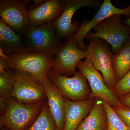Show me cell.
<instances>
[{
	"label": "cell",
	"instance_id": "obj_1",
	"mask_svg": "<svg viewBox=\"0 0 130 130\" xmlns=\"http://www.w3.org/2000/svg\"><path fill=\"white\" fill-rule=\"evenodd\" d=\"M54 56L51 54L27 52L6 57L10 69L29 73L42 85L48 78L49 71L53 67Z\"/></svg>",
	"mask_w": 130,
	"mask_h": 130
},
{
	"label": "cell",
	"instance_id": "obj_2",
	"mask_svg": "<svg viewBox=\"0 0 130 130\" xmlns=\"http://www.w3.org/2000/svg\"><path fill=\"white\" fill-rule=\"evenodd\" d=\"M43 104V101L23 104L11 96L8 98L6 100L5 112L1 117V126L9 130L26 129L39 115Z\"/></svg>",
	"mask_w": 130,
	"mask_h": 130
},
{
	"label": "cell",
	"instance_id": "obj_3",
	"mask_svg": "<svg viewBox=\"0 0 130 130\" xmlns=\"http://www.w3.org/2000/svg\"><path fill=\"white\" fill-rule=\"evenodd\" d=\"M121 15L110 16L95 25V32H89L85 39L98 38L105 40L111 45L113 54L119 51L123 44L130 39V28L123 23Z\"/></svg>",
	"mask_w": 130,
	"mask_h": 130
},
{
	"label": "cell",
	"instance_id": "obj_4",
	"mask_svg": "<svg viewBox=\"0 0 130 130\" xmlns=\"http://www.w3.org/2000/svg\"><path fill=\"white\" fill-rule=\"evenodd\" d=\"M89 44L85 45L88 52L87 58L93 66L102 74L107 86L113 90L116 81L113 66V53L109 43L105 40L98 38L89 40Z\"/></svg>",
	"mask_w": 130,
	"mask_h": 130
},
{
	"label": "cell",
	"instance_id": "obj_5",
	"mask_svg": "<svg viewBox=\"0 0 130 130\" xmlns=\"http://www.w3.org/2000/svg\"><path fill=\"white\" fill-rule=\"evenodd\" d=\"M23 37L30 53H34L54 55L61 44V40L56 35L54 23L30 28Z\"/></svg>",
	"mask_w": 130,
	"mask_h": 130
},
{
	"label": "cell",
	"instance_id": "obj_6",
	"mask_svg": "<svg viewBox=\"0 0 130 130\" xmlns=\"http://www.w3.org/2000/svg\"><path fill=\"white\" fill-rule=\"evenodd\" d=\"M65 39L55 54L52 68L67 76L75 74L78 64L82 59L87 58L88 52L78 46L73 35Z\"/></svg>",
	"mask_w": 130,
	"mask_h": 130
},
{
	"label": "cell",
	"instance_id": "obj_7",
	"mask_svg": "<svg viewBox=\"0 0 130 130\" xmlns=\"http://www.w3.org/2000/svg\"><path fill=\"white\" fill-rule=\"evenodd\" d=\"M30 0H1V19L23 36L30 28L27 5Z\"/></svg>",
	"mask_w": 130,
	"mask_h": 130
},
{
	"label": "cell",
	"instance_id": "obj_8",
	"mask_svg": "<svg viewBox=\"0 0 130 130\" xmlns=\"http://www.w3.org/2000/svg\"><path fill=\"white\" fill-rule=\"evenodd\" d=\"M48 77L66 99L73 101L87 100L88 86L86 78L79 71L73 77H68L51 68Z\"/></svg>",
	"mask_w": 130,
	"mask_h": 130
},
{
	"label": "cell",
	"instance_id": "obj_9",
	"mask_svg": "<svg viewBox=\"0 0 130 130\" xmlns=\"http://www.w3.org/2000/svg\"><path fill=\"white\" fill-rule=\"evenodd\" d=\"M77 67L88 81L92 91L90 94L91 98H99L106 101L113 108H118L123 106L113 90L107 86L102 75L89 59L86 58L84 61H80Z\"/></svg>",
	"mask_w": 130,
	"mask_h": 130
},
{
	"label": "cell",
	"instance_id": "obj_10",
	"mask_svg": "<svg viewBox=\"0 0 130 130\" xmlns=\"http://www.w3.org/2000/svg\"><path fill=\"white\" fill-rule=\"evenodd\" d=\"M15 82L11 96L18 102L31 104L43 101L47 98L43 86L29 73L15 71Z\"/></svg>",
	"mask_w": 130,
	"mask_h": 130
},
{
	"label": "cell",
	"instance_id": "obj_11",
	"mask_svg": "<svg viewBox=\"0 0 130 130\" xmlns=\"http://www.w3.org/2000/svg\"><path fill=\"white\" fill-rule=\"evenodd\" d=\"M66 7L60 17L54 22L56 29V35L60 40L66 39L79 30L80 24L78 21L72 23L73 16L79 8L88 7L100 8L102 4L93 0H66Z\"/></svg>",
	"mask_w": 130,
	"mask_h": 130
},
{
	"label": "cell",
	"instance_id": "obj_12",
	"mask_svg": "<svg viewBox=\"0 0 130 130\" xmlns=\"http://www.w3.org/2000/svg\"><path fill=\"white\" fill-rule=\"evenodd\" d=\"M119 14L130 18V5L125 8L121 9L115 6L110 0H104L98 12L91 21L85 20L81 24L79 30L73 35L78 46L82 50H86L84 40L91 30L102 21L110 16Z\"/></svg>",
	"mask_w": 130,
	"mask_h": 130
},
{
	"label": "cell",
	"instance_id": "obj_13",
	"mask_svg": "<svg viewBox=\"0 0 130 130\" xmlns=\"http://www.w3.org/2000/svg\"><path fill=\"white\" fill-rule=\"evenodd\" d=\"M66 6V0H47L38 7L28 11L30 28L54 23L62 14Z\"/></svg>",
	"mask_w": 130,
	"mask_h": 130
},
{
	"label": "cell",
	"instance_id": "obj_14",
	"mask_svg": "<svg viewBox=\"0 0 130 130\" xmlns=\"http://www.w3.org/2000/svg\"><path fill=\"white\" fill-rule=\"evenodd\" d=\"M42 85L45 90L48 105L56 123L57 130H63L66 117L65 98L48 78Z\"/></svg>",
	"mask_w": 130,
	"mask_h": 130
},
{
	"label": "cell",
	"instance_id": "obj_15",
	"mask_svg": "<svg viewBox=\"0 0 130 130\" xmlns=\"http://www.w3.org/2000/svg\"><path fill=\"white\" fill-rule=\"evenodd\" d=\"M95 101L94 98L80 101H73L65 98L66 117L63 130H76L90 112Z\"/></svg>",
	"mask_w": 130,
	"mask_h": 130
},
{
	"label": "cell",
	"instance_id": "obj_16",
	"mask_svg": "<svg viewBox=\"0 0 130 130\" xmlns=\"http://www.w3.org/2000/svg\"><path fill=\"white\" fill-rule=\"evenodd\" d=\"M0 51L6 56L30 53L23 36L16 33L0 19Z\"/></svg>",
	"mask_w": 130,
	"mask_h": 130
},
{
	"label": "cell",
	"instance_id": "obj_17",
	"mask_svg": "<svg viewBox=\"0 0 130 130\" xmlns=\"http://www.w3.org/2000/svg\"><path fill=\"white\" fill-rule=\"evenodd\" d=\"M106 113L103 101L95 98L88 114L83 119L76 130H107Z\"/></svg>",
	"mask_w": 130,
	"mask_h": 130
},
{
	"label": "cell",
	"instance_id": "obj_18",
	"mask_svg": "<svg viewBox=\"0 0 130 130\" xmlns=\"http://www.w3.org/2000/svg\"><path fill=\"white\" fill-rule=\"evenodd\" d=\"M112 63L117 82L130 70V39L123 44L118 53L113 54Z\"/></svg>",
	"mask_w": 130,
	"mask_h": 130
},
{
	"label": "cell",
	"instance_id": "obj_19",
	"mask_svg": "<svg viewBox=\"0 0 130 130\" xmlns=\"http://www.w3.org/2000/svg\"><path fill=\"white\" fill-rule=\"evenodd\" d=\"M25 130H57L56 123L48 104L43 103L37 118Z\"/></svg>",
	"mask_w": 130,
	"mask_h": 130
},
{
	"label": "cell",
	"instance_id": "obj_20",
	"mask_svg": "<svg viewBox=\"0 0 130 130\" xmlns=\"http://www.w3.org/2000/svg\"><path fill=\"white\" fill-rule=\"evenodd\" d=\"M15 79V70H0V99L6 100L11 96Z\"/></svg>",
	"mask_w": 130,
	"mask_h": 130
},
{
	"label": "cell",
	"instance_id": "obj_21",
	"mask_svg": "<svg viewBox=\"0 0 130 130\" xmlns=\"http://www.w3.org/2000/svg\"><path fill=\"white\" fill-rule=\"evenodd\" d=\"M107 118V130H130L120 119L111 105L103 100Z\"/></svg>",
	"mask_w": 130,
	"mask_h": 130
},
{
	"label": "cell",
	"instance_id": "obj_22",
	"mask_svg": "<svg viewBox=\"0 0 130 130\" xmlns=\"http://www.w3.org/2000/svg\"><path fill=\"white\" fill-rule=\"evenodd\" d=\"M113 91L118 98L130 93V70L121 79L116 82Z\"/></svg>",
	"mask_w": 130,
	"mask_h": 130
},
{
	"label": "cell",
	"instance_id": "obj_23",
	"mask_svg": "<svg viewBox=\"0 0 130 130\" xmlns=\"http://www.w3.org/2000/svg\"><path fill=\"white\" fill-rule=\"evenodd\" d=\"M113 108L126 125L130 128V108L123 105L119 107Z\"/></svg>",
	"mask_w": 130,
	"mask_h": 130
},
{
	"label": "cell",
	"instance_id": "obj_24",
	"mask_svg": "<svg viewBox=\"0 0 130 130\" xmlns=\"http://www.w3.org/2000/svg\"><path fill=\"white\" fill-rule=\"evenodd\" d=\"M118 99L123 106L130 108V93L118 98Z\"/></svg>",
	"mask_w": 130,
	"mask_h": 130
},
{
	"label": "cell",
	"instance_id": "obj_25",
	"mask_svg": "<svg viewBox=\"0 0 130 130\" xmlns=\"http://www.w3.org/2000/svg\"><path fill=\"white\" fill-rule=\"evenodd\" d=\"M34 3L30 6L28 7V11L36 8L45 1L44 0H34Z\"/></svg>",
	"mask_w": 130,
	"mask_h": 130
},
{
	"label": "cell",
	"instance_id": "obj_26",
	"mask_svg": "<svg viewBox=\"0 0 130 130\" xmlns=\"http://www.w3.org/2000/svg\"><path fill=\"white\" fill-rule=\"evenodd\" d=\"M123 23L130 28V18H128L123 21Z\"/></svg>",
	"mask_w": 130,
	"mask_h": 130
},
{
	"label": "cell",
	"instance_id": "obj_27",
	"mask_svg": "<svg viewBox=\"0 0 130 130\" xmlns=\"http://www.w3.org/2000/svg\"><path fill=\"white\" fill-rule=\"evenodd\" d=\"M1 130H8V129H7V128H6V129H5V128H4V129H3V128H2V129H1Z\"/></svg>",
	"mask_w": 130,
	"mask_h": 130
}]
</instances>
